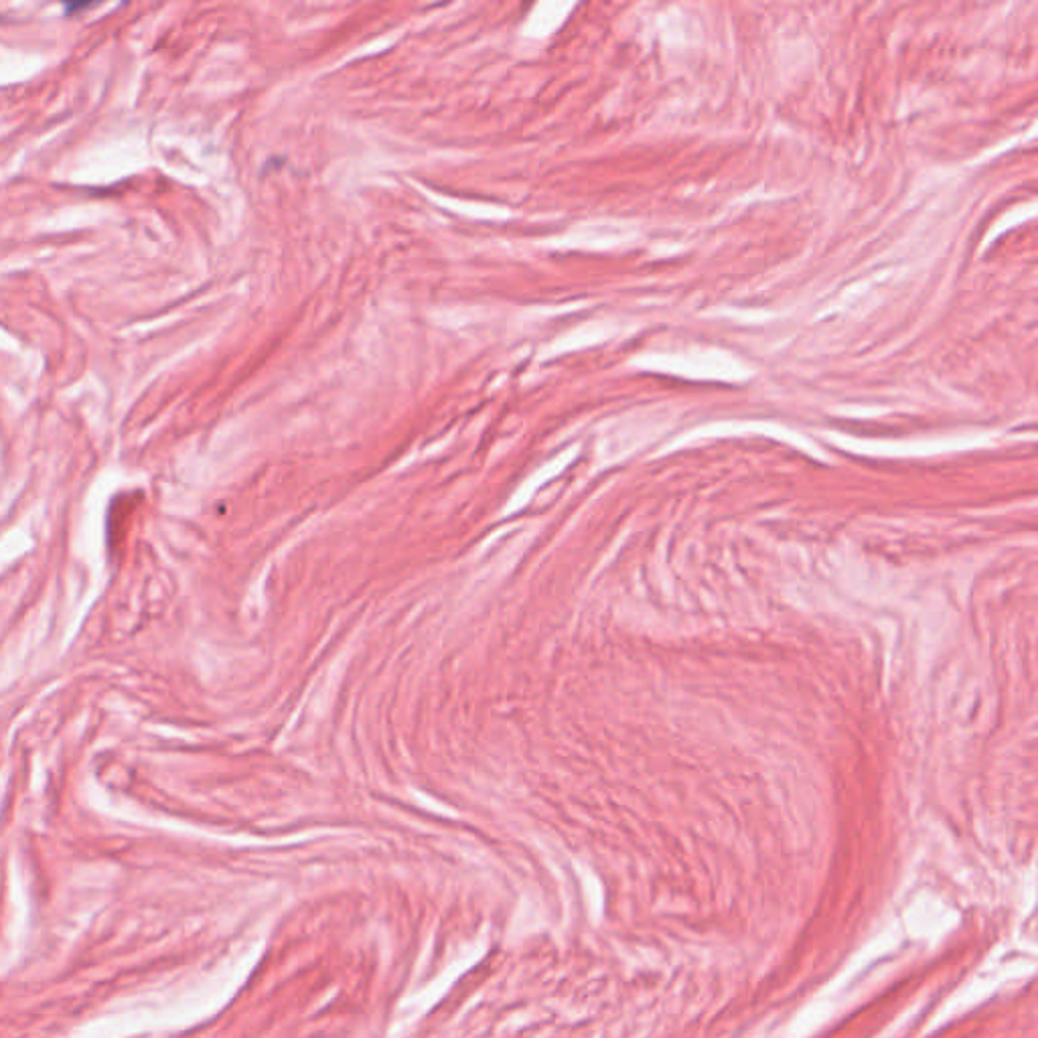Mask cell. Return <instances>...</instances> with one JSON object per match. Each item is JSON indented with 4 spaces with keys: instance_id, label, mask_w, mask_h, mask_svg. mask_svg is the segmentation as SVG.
I'll use <instances>...</instances> for the list:
<instances>
[{
    "instance_id": "6da1fadb",
    "label": "cell",
    "mask_w": 1038,
    "mask_h": 1038,
    "mask_svg": "<svg viewBox=\"0 0 1038 1038\" xmlns=\"http://www.w3.org/2000/svg\"><path fill=\"white\" fill-rule=\"evenodd\" d=\"M645 367L696 380L743 381L750 376L734 355L718 350H689L682 353L649 355Z\"/></svg>"
},
{
    "instance_id": "7a4b0ae2",
    "label": "cell",
    "mask_w": 1038,
    "mask_h": 1038,
    "mask_svg": "<svg viewBox=\"0 0 1038 1038\" xmlns=\"http://www.w3.org/2000/svg\"><path fill=\"white\" fill-rule=\"evenodd\" d=\"M1033 216H1035V205L1033 204L1028 205V207L1024 209V213H1018V209H1016V211H1012L1009 218H1004V220L998 221V225H996L994 232L988 235V240H986V242H990V240H994L996 235L1000 234L1002 230H1006V228H1010V225H1016V223H1021V221L1030 220Z\"/></svg>"
}]
</instances>
